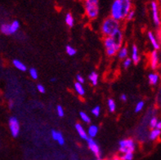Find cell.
I'll use <instances>...</instances> for the list:
<instances>
[{"label":"cell","instance_id":"obj_16","mask_svg":"<svg viewBox=\"0 0 161 160\" xmlns=\"http://www.w3.org/2000/svg\"><path fill=\"white\" fill-rule=\"evenodd\" d=\"M103 45L106 49L108 48H116L119 51V48L116 47V45L114 43V40L110 36L109 37H103Z\"/></svg>","mask_w":161,"mask_h":160},{"label":"cell","instance_id":"obj_17","mask_svg":"<svg viewBox=\"0 0 161 160\" xmlns=\"http://www.w3.org/2000/svg\"><path fill=\"white\" fill-rule=\"evenodd\" d=\"M117 56H118L119 59L120 60H125L129 56V49L126 46H122L119 49V51L117 52Z\"/></svg>","mask_w":161,"mask_h":160},{"label":"cell","instance_id":"obj_30","mask_svg":"<svg viewBox=\"0 0 161 160\" xmlns=\"http://www.w3.org/2000/svg\"><path fill=\"white\" fill-rule=\"evenodd\" d=\"M65 52H66V53H67L69 56H70V57L75 56V55L76 54V52H77L76 49L74 47H72V46H70V45H67V46L65 47Z\"/></svg>","mask_w":161,"mask_h":160},{"label":"cell","instance_id":"obj_28","mask_svg":"<svg viewBox=\"0 0 161 160\" xmlns=\"http://www.w3.org/2000/svg\"><path fill=\"white\" fill-rule=\"evenodd\" d=\"M0 30L6 35H10V24H3L0 27Z\"/></svg>","mask_w":161,"mask_h":160},{"label":"cell","instance_id":"obj_45","mask_svg":"<svg viewBox=\"0 0 161 160\" xmlns=\"http://www.w3.org/2000/svg\"><path fill=\"white\" fill-rule=\"evenodd\" d=\"M56 81H57V79H56V78H52L51 82H56Z\"/></svg>","mask_w":161,"mask_h":160},{"label":"cell","instance_id":"obj_7","mask_svg":"<svg viewBox=\"0 0 161 160\" xmlns=\"http://www.w3.org/2000/svg\"><path fill=\"white\" fill-rule=\"evenodd\" d=\"M8 125H9V129L12 133V136L13 137H17L20 134V123L16 117H11L8 121Z\"/></svg>","mask_w":161,"mask_h":160},{"label":"cell","instance_id":"obj_42","mask_svg":"<svg viewBox=\"0 0 161 160\" xmlns=\"http://www.w3.org/2000/svg\"><path fill=\"white\" fill-rule=\"evenodd\" d=\"M156 128H158V129L160 130V131H161V119H159V121H158V124H157V126H156Z\"/></svg>","mask_w":161,"mask_h":160},{"label":"cell","instance_id":"obj_15","mask_svg":"<svg viewBox=\"0 0 161 160\" xmlns=\"http://www.w3.org/2000/svg\"><path fill=\"white\" fill-rule=\"evenodd\" d=\"M75 127L76 132H78V134H79V136H80V138H82V139L84 141H88V133H87L86 130L84 128V127L82 126V124H80V123H77Z\"/></svg>","mask_w":161,"mask_h":160},{"label":"cell","instance_id":"obj_2","mask_svg":"<svg viewBox=\"0 0 161 160\" xmlns=\"http://www.w3.org/2000/svg\"><path fill=\"white\" fill-rule=\"evenodd\" d=\"M121 28V22L114 20L110 16L103 20L101 25V33L103 37L111 36L115 30Z\"/></svg>","mask_w":161,"mask_h":160},{"label":"cell","instance_id":"obj_20","mask_svg":"<svg viewBox=\"0 0 161 160\" xmlns=\"http://www.w3.org/2000/svg\"><path fill=\"white\" fill-rule=\"evenodd\" d=\"M88 79H89L90 83L92 86H97L98 84V79H99V75L97 72L92 71L88 75Z\"/></svg>","mask_w":161,"mask_h":160},{"label":"cell","instance_id":"obj_41","mask_svg":"<svg viewBox=\"0 0 161 160\" xmlns=\"http://www.w3.org/2000/svg\"><path fill=\"white\" fill-rule=\"evenodd\" d=\"M127 99H128V97H127L126 94H122V95L120 96V100L122 101V102H127Z\"/></svg>","mask_w":161,"mask_h":160},{"label":"cell","instance_id":"obj_8","mask_svg":"<svg viewBox=\"0 0 161 160\" xmlns=\"http://www.w3.org/2000/svg\"><path fill=\"white\" fill-rule=\"evenodd\" d=\"M87 143H88V149L94 154V156L96 157L97 158H101L102 153H101V149L99 145L92 138H88V141H87Z\"/></svg>","mask_w":161,"mask_h":160},{"label":"cell","instance_id":"obj_10","mask_svg":"<svg viewBox=\"0 0 161 160\" xmlns=\"http://www.w3.org/2000/svg\"><path fill=\"white\" fill-rule=\"evenodd\" d=\"M110 37H111L113 40H114V43L116 45V47H118L119 49L123 45V41H124V33H123L122 29L120 28L114 31Z\"/></svg>","mask_w":161,"mask_h":160},{"label":"cell","instance_id":"obj_35","mask_svg":"<svg viewBox=\"0 0 161 160\" xmlns=\"http://www.w3.org/2000/svg\"><path fill=\"white\" fill-rule=\"evenodd\" d=\"M135 15H136V12H135V11L133 10V9H132V10H131L130 12H129V13L127 14L125 20H128V21H131V20H133L135 17Z\"/></svg>","mask_w":161,"mask_h":160},{"label":"cell","instance_id":"obj_24","mask_svg":"<svg viewBox=\"0 0 161 160\" xmlns=\"http://www.w3.org/2000/svg\"><path fill=\"white\" fill-rule=\"evenodd\" d=\"M20 29V23L17 20H14L10 24V35L15 34Z\"/></svg>","mask_w":161,"mask_h":160},{"label":"cell","instance_id":"obj_1","mask_svg":"<svg viewBox=\"0 0 161 160\" xmlns=\"http://www.w3.org/2000/svg\"><path fill=\"white\" fill-rule=\"evenodd\" d=\"M133 9L131 0H113L110 6V17L121 22L125 20L127 14Z\"/></svg>","mask_w":161,"mask_h":160},{"label":"cell","instance_id":"obj_47","mask_svg":"<svg viewBox=\"0 0 161 160\" xmlns=\"http://www.w3.org/2000/svg\"><path fill=\"white\" fill-rule=\"evenodd\" d=\"M157 2H158V3H161V0H158Z\"/></svg>","mask_w":161,"mask_h":160},{"label":"cell","instance_id":"obj_40","mask_svg":"<svg viewBox=\"0 0 161 160\" xmlns=\"http://www.w3.org/2000/svg\"><path fill=\"white\" fill-rule=\"evenodd\" d=\"M155 35H156V36H157L158 39H159V42H160V43H161V25L159 27V28H158L157 33H156Z\"/></svg>","mask_w":161,"mask_h":160},{"label":"cell","instance_id":"obj_11","mask_svg":"<svg viewBox=\"0 0 161 160\" xmlns=\"http://www.w3.org/2000/svg\"><path fill=\"white\" fill-rule=\"evenodd\" d=\"M148 83L150 85L155 87L160 83V75L158 72H151L148 74Z\"/></svg>","mask_w":161,"mask_h":160},{"label":"cell","instance_id":"obj_9","mask_svg":"<svg viewBox=\"0 0 161 160\" xmlns=\"http://www.w3.org/2000/svg\"><path fill=\"white\" fill-rule=\"evenodd\" d=\"M147 38L149 39L150 43H151V46L155 51H159L161 47V43L158 39L157 36L155 35L153 31H148L147 32Z\"/></svg>","mask_w":161,"mask_h":160},{"label":"cell","instance_id":"obj_33","mask_svg":"<svg viewBox=\"0 0 161 160\" xmlns=\"http://www.w3.org/2000/svg\"><path fill=\"white\" fill-rule=\"evenodd\" d=\"M29 73H30L31 77L34 80H36V79H38V78H39L38 71H37L36 69H35V68H31V69H29Z\"/></svg>","mask_w":161,"mask_h":160},{"label":"cell","instance_id":"obj_3","mask_svg":"<svg viewBox=\"0 0 161 160\" xmlns=\"http://www.w3.org/2000/svg\"><path fill=\"white\" fill-rule=\"evenodd\" d=\"M86 16L89 20H96L100 12V0H84Z\"/></svg>","mask_w":161,"mask_h":160},{"label":"cell","instance_id":"obj_21","mask_svg":"<svg viewBox=\"0 0 161 160\" xmlns=\"http://www.w3.org/2000/svg\"><path fill=\"white\" fill-rule=\"evenodd\" d=\"M12 64L15 66V68H16L18 70L22 71V72H25V71L27 70L26 65H25L23 62L19 61V60H14V61H12Z\"/></svg>","mask_w":161,"mask_h":160},{"label":"cell","instance_id":"obj_5","mask_svg":"<svg viewBox=\"0 0 161 160\" xmlns=\"http://www.w3.org/2000/svg\"><path fill=\"white\" fill-rule=\"evenodd\" d=\"M151 17L155 27L159 28L161 25V14L159 9V3L156 0H153L151 2Z\"/></svg>","mask_w":161,"mask_h":160},{"label":"cell","instance_id":"obj_44","mask_svg":"<svg viewBox=\"0 0 161 160\" xmlns=\"http://www.w3.org/2000/svg\"><path fill=\"white\" fill-rule=\"evenodd\" d=\"M110 160H121V159H120V158H119V156H114Z\"/></svg>","mask_w":161,"mask_h":160},{"label":"cell","instance_id":"obj_12","mask_svg":"<svg viewBox=\"0 0 161 160\" xmlns=\"http://www.w3.org/2000/svg\"><path fill=\"white\" fill-rule=\"evenodd\" d=\"M131 60L133 64L137 65L140 61H141V57L139 53V49L136 44H133L132 46V52H131Z\"/></svg>","mask_w":161,"mask_h":160},{"label":"cell","instance_id":"obj_34","mask_svg":"<svg viewBox=\"0 0 161 160\" xmlns=\"http://www.w3.org/2000/svg\"><path fill=\"white\" fill-rule=\"evenodd\" d=\"M132 64H133V61H132L131 58H129V57H127V58L125 59L124 61H123V66H124L125 69L129 68V67L132 65Z\"/></svg>","mask_w":161,"mask_h":160},{"label":"cell","instance_id":"obj_29","mask_svg":"<svg viewBox=\"0 0 161 160\" xmlns=\"http://www.w3.org/2000/svg\"><path fill=\"white\" fill-rule=\"evenodd\" d=\"M80 119L83 122H84L85 124H89L91 123V118L88 116V114L85 113V112H80Z\"/></svg>","mask_w":161,"mask_h":160},{"label":"cell","instance_id":"obj_6","mask_svg":"<svg viewBox=\"0 0 161 160\" xmlns=\"http://www.w3.org/2000/svg\"><path fill=\"white\" fill-rule=\"evenodd\" d=\"M148 61H149L150 67L152 70L155 71L159 69L160 66V61H159V56L158 51L153 50L150 52Z\"/></svg>","mask_w":161,"mask_h":160},{"label":"cell","instance_id":"obj_48","mask_svg":"<svg viewBox=\"0 0 161 160\" xmlns=\"http://www.w3.org/2000/svg\"><path fill=\"white\" fill-rule=\"evenodd\" d=\"M96 160H102V159H101V158H97Z\"/></svg>","mask_w":161,"mask_h":160},{"label":"cell","instance_id":"obj_32","mask_svg":"<svg viewBox=\"0 0 161 160\" xmlns=\"http://www.w3.org/2000/svg\"><path fill=\"white\" fill-rule=\"evenodd\" d=\"M117 52H118V50L116 48L106 49V54L108 57H114L115 55H117Z\"/></svg>","mask_w":161,"mask_h":160},{"label":"cell","instance_id":"obj_46","mask_svg":"<svg viewBox=\"0 0 161 160\" xmlns=\"http://www.w3.org/2000/svg\"><path fill=\"white\" fill-rule=\"evenodd\" d=\"M159 68H160V73H159V75H160V82H161V64H160V66H159Z\"/></svg>","mask_w":161,"mask_h":160},{"label":"cell","instance_id":"obj_38","mask_svg":"<svg viewBox=\"0 0 161 160\" xmlns=\"http://www.w3.org/2000/svg\"><path fill=\"white\" fill-rule=\"evenodd\" d=\"M37 90H38L39 92H40L41 94L45 93V91H46L44 86L42 85V84H38V85H37Z\"/></svg>","mask_w":161,"mask_h":160},{"label":"cell","instance_id":"obj_25","mask_svg":"<svg viewBox=\"0 0 161 160\" xmlns=\"http://www.w3.org/2000/svg\"><path fill=\"white\" fill-rule=\"evenodd\" d=\"M107 106H108V109L110 113H114L116 110V104H115V102L114 101V99L110 98L107 101Z\"/></svg>","mask_w":161,"mask_h":160},{"label":"cell","instance_id":"obj_13","mask_svg":"<svg viewBox=\"0 0 161 160\" xmlns=\"http://www.w3.org/2000/svg\"><path fill=\"white\" fill-rule=\"evenodd\" d=\"M51 135L52 138H53L55 141H57L60 146H64V145H65V140L61 132L57 131V130H52Z\"/></svg>","mask_w":161,"mask_h":160},{"label":"cell","instance_id":"obj_4","mask_svg":"<svg viewBox=\"0 0 161 160\" xmlns=\"http://www.w3.org/2000/svg\"><path fill=\"white\" fill-rule=\"evenodd\" d=\"M136 149L137 144L133 138L123 139L119 142V151L121 154L126 153H134Z\"/></svg>","mask_w":161,"mask_h":160},{"label":"cell","instance_id":"obj_31","mask_svg":"<svg viewBox=\"0 0 161 160\" xmlns=\"http://www.w3.org/2000/svg\"><path fill=\"white\" fill-rule=\"evenodd\" d=\"M121 160H133L134 158V153H126L119 156Z\"/></svg>","mask_w":161,"mask_h":160},{"label":"cell","instance_id":"obj_27","mask_svg":"<svg viewBox=\"0 0 161 160\" xmlns=\"http://www.w3.org/2000/svg\"><path fill=\"white\" fill-rule=\"evenodd\" d=\"M144 107H145V102L144 101H140V102H138L136 104V106H135V113H140L144 109Z\"/></svg>","mask_w":161,"mask_h":160},{"label":"cell","instance_id":"obj_18","mask_svg":"<svg viewBox=\"0 0 161 160\" xmlns=\"http://www.w3.org/2000/svg\"><path fill=\"white\" fill-rule=\"evenodd\" d=\"M98 131H99V128H98L97 126L90 125L88 128V131H87L88 138H92V139H93V138L97 135Z\"/></svg>","mask_w":161,"mask_h":160},{"label":"cell","instance_id":"obj_39","mask_svg":"<svg viewBox=\"0 0 161 160\" xmlns=\"http://www.w3.org/2000/svg\"><path fill=\"white\" fill-rule=\"evenodd\" d=\"M84 81H85V79H84V78L83 77L81 74L76 75V82H77V83H81V84H83V83H84Z\"/></svg>","mask_w":161,"mask_h":160},{"label":"cell","instance_id":"obj_14","mask_svg":"<svg viewBox=\"0 0 161 160\" xmlns=\"http://www.w3.org/2000/svg\"><path fill=\"white\" fill-rule=\"evenodd\" d=\"M161 136V131L158 128L151 129L148 133V139L151 141H157Z\"/></svg>","mask_w":161,"mask_h":160},{"label":"cell","instance_id":"obj_23","mask_svg":"<svg viewBox=\"0 0 161 160\" xmlns=\"http://www.w3.org/2000/svg\"><path fill=\"white\" fill-rule=\"evenodd\" d=\"M158 121H159V119H158L157 116H152L149 119L148 122V127L150 128V129H154V128H156V126H157Z\"/></svg>","mask_w":161,"mask_h":160},{"label":"cell","instance_id":"obj_43","mask_svg":"<svg viewBox=\"0 0 161 160\" xmlns=\"http://www.w3.org/2000/svg\"><path fill=\"white\" fill-rule=\"evenodd\" d=\"M13 106H14V102H12V101H10L9 103H8V106H9V108H10V109H12Z\"/></svg>","mask_w":161,"mask_h":160},{"label":"cell","instance_id":"obj_37","mask_svg":"<svg viewBox=\"0 0 161 160\" xmlns=\"http://www.w3.org/2000/svg\"><path fill=\"white\" fill-rule=\"evenodd\" d=\"M57 114H58V116L59 117H63L64 115H65V111H64L63 108L61 107V106H57Z\"/></svg>","mask_w":161,"mask_h":160},{"label":"cell","instance_id":"obj_49","mask_svg":"<svg viewBox=\"0 0 161 160\" xmlns=\"http://www.w3.org/2000/svg\"><path fill=\"white\" fill-rule=\"evenodd\" d=\"M131 1H132V0H131Z\"/></svg>","mask_w":161,"mask_h":160},{"label":"cell","instance_id":"obj_19","mask_svg":"<svg viewBox=\"0 0 161 160\" xmlns=\"http://www.w3.org/2000/svg\"><path fill=\"white\" fill-rule=\"evenodd\" d=\"M74 88H75V91H76V93L80 97H84L85 95V89H84V86L81 83L75 82V84H74Z\"/></svg>","mask_w":161,"mask_h":160},{"label":"cell","instance_id":"obj_26","mask_svg":"<svg viewBox=\"0 0 161 160\" xmlns=\"http://www.w3.org/2000/svg\"><path fill=\"white\" fill-rule=\"evenodd\" d=\"M155 106L158 109H161V86L159 87L155 96Z\"/></svg>","mask_w":161,"mask_h":160},{"label":"cell","instance_id":"obj_22","mask_svg":"<svg viewBox=\"0 0 161 160\" xmlns=\"http://www.w3.org/2000/svg\"><path fill=\"white\" fill-rule=\"evenodd\" d=\"M65 22L66 24L68 27L69 28H72L75 25V19H74V16H72L71 13H67L65 15Z\"/></svg>","mask_w":161,"mask_h":160},{"label":"cell","instance_id":"obj_36","mask_svg":"<svg viewBox=\"0 0 161 160\" xmlns=\"http://www.w3.org/2000/svg\"><path fill=\"white\" fill-rule=\"evenodd\" d=\"M92 113L93 114L95 117H98V116H100L101 113V107L99 106H97L92 109Z\"/></svg>","mask_w":161,"mask_h":160}]
</instances>
